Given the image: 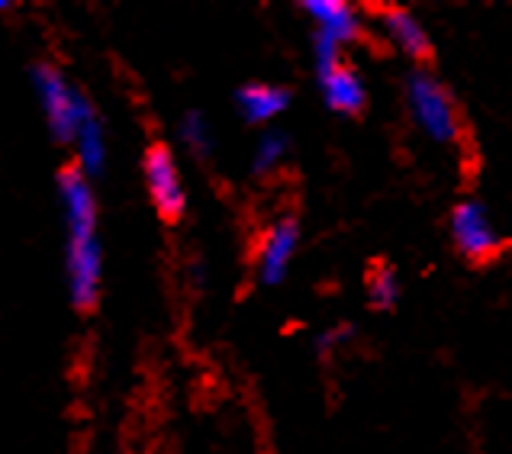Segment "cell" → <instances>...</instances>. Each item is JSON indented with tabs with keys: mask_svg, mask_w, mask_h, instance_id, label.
I'll return each mask as SVG.
<instances>
[{
	"mask_svg": "<svg viewBox=\"0 0 512 454\" xmlns=\"http://www.w3.org/2000/svg\"><path fill=\"white\" fill-rule=\"evenodd\" d=\"M451 239L458 252L471 261H487L503 248L500 226L493 223L490 210L480 200H461L451 210Z\"/></svg>",
	"mask_w": 512,
	"mask_h": 454,
	"instance_id": "cell-6",
	"label": "cell"
},
{
	"mask_svg": "<svg viewBox=\"0 0 512 454\" xmlns=\"http://www.w3.org/2000/svg\"><path fill=\"white\" fill-rule=\"evenodd\" d=\"M377 29L393 49L403 52L406 58H413V62H426L429 52H432L429 29L419 23L416 13H409L403 7L377 10Z\"/></svg>",
	"mask_w": 512,
	"mask_h": 454,
	"instance_id": "cell-8",
	"label": "cell"
},
{
	"mask_svg": "<svg viewBox=\"0 0 512 454\" xmlns=\"http://www.w3.org/2000/svg\"><path fill=\"white\" fill-rule=\"evenodd\" d=\"M300 252V223L294 216H281L265 229L255 255V274L265 287H277L287 281L290 265Z\"/></svg>",
	"mask_w": 512,
	"mask_h": 454,
	"instance_id": "cell-7",
	"label": "cell"
},
{
	"mask_svg": "<svg viewBox=\"0 0 512 454\" xmlns=\"http://www.w3.org/2000/svg\"><path fill=\"white\" fill-rule=\"evenodd\" d=\"M142 174H145V190H149L158 216L181 219L187 210V190H184L178 158H174L168 145H152V149L145 152Z\"/></svg>",
	"mask_w": 512,
	"mask_h": 454,
	"instance_id": "cell-5",
	"label": "cell"
},
{
	"mask_svg": "<svg viewBox=\"0 0 512 454\" xmlns=\"http://www.w3.org/2000/svg\"><path fill=\"white\" fill-rule=\"evenodd\" d=\"M71 149H75V168L84 174V178H100L107 168V129H104V120L94 116V120H87L81 126L78 139L71 142Z\"/></svg>",
	"mask_w": 512,
	"mask_h": 454,
	"instance_id": "cell-11",
	"label": "cell"
},
{
	"mask_svg": "<svg viewBox=\"0 0 512 454\" xmlns=\"http://www.w3.org/2000/svg\"><path fill=\"white\" fill-rule=\"evenodd\" d=\"M351 335H355V326H348V322H339V326L323 329V332H319L316 339H313L316 355L329 358L335 348H342V345H348V342H351Z\"/></svg>",
	"mask_w": 512,
	"mask_h": 454,
	"instance_id": "cell-15",
	"label": "cell"
},
{
	"mask_svg": "<svg viewBox=\"0 0 512 454\" xmlns=\"http://www.w3.org/2000/svg\"><path fill=\"white\" fill-rule=\"evenodd\" d=\"M178 136L184 142V149L194 155V158H210L216 149V136H213V126L210 120L203 116L200 110H187L178 123Z\"/></svg>",
	"mask_w": 512,
	"mask_h": 454,
	"instance_id": "cell-13",
	"label": "cell"
},
{
	"mask_svg": "<svg viewBox=\"0 0 512 454\" xmlns=\"http://www.w3.org/2000/svg\"><path fill=\"white\" fill-rule=\"evenodd\" d=\"M287 155H290V136L284 129H265L252 149V174H258V178L274 174L287 161Z\"/></svg>",
	"mask_w": 512,
	"mask_h": 454,
	"instance_id": "cell-12",
	"label": "cell"
},
{
	"mask_svg": "<svg viewBox=\"0 0 512 454\" xmlns=\"http://www.w3.org/2000/svg\"><path fill=\"white\" fill-rule=\"evenodd\" d=\"M406 107L413 123L422 129V136L438 142V145H448V142H458L461 139V113L455 97H451L448 87L438 81L432 71L426 68H413L406 75Z\"/></svg>",
	"mask_w": 512,
	"mask_h": 454,
	"instance_id": "cell-3",
	"label": "cell"
},
{
	"mask_svg": "<svg viewBox=\"0 0 512 454\" xmlns=\"http://www.w3.org/2000/svg\"><path fill=\"white\" fill-rule=\"evenodd\" d=\"M29 81H33V94L39 100L42 116H46L52 139L71 145L78 139L81 126L97 116L94 104L84 97V91H78V87L65 78V71L55 68L52 62H36L29 68Z\"/></svg>",
	"mask_w": 512,
	"mask_h": 454,
	"instance_id": "cell-2",
	"label": "cell"
},
{
	"mask_svg": "<svg viewBox=\"0 0 512 454\" xmlns=\"http://www.w3.org/2000/svg\"><path fill=\"white\" fill-rule=\"evenodd\" d=\"M13 4H10V0H0V10H10Z\"/></svg>",
	"mask_w": 512,
	"mask_h": 454,
	"instance_id": "cell-16",
	"label": "cell"
},
{
	"mask_svg": "<svg viewBox=\"0 0 512 454\" xmlns=\"http://www.w3.org/2000/svg\"><path fill=\"white\" fill-rule=\"evenodd\" d=\"M319 78V91H323V100L332 113L339 116H358L368 104V87H364L361 75L351 65H335L326 71H316Z\"/></svg>",
	"mask_w": 512,
	"mask_h": 454,
	"instance_id": "cell-9",
	"label": "cell"
},
{
	"mask_svg": "<svg viewBox=\"0 0 512 454\" xmlns=\"http://www.w3.org/2000/svg\"><path fill=\"white\" fill-rule=\"evenodd\" d=\"M290 107V91L277 84H242L236 91V110L248 126H271Z\"/></svg>",
	"mask_w": 512,
	"mask_h": 454,
	"instance_id": "cell-10",
	"label": "cell"
},
{
	"mask_svg": "<svg viewBox=\"0 0 512 454\" xmlns=\"http://www.w3.org/2000/svg\"><path fill=\"white\" fill-rule=\"evenodd\" d=\"M300 10L316 26L313 33V65L316 71H326L342 65L345 46H351L361 36L358 10L345 0H303Z\"/></svg>",
	"mask_w": 512,
	"mask_h": 454,
	"instance_id": "cell-4",
	"label": "cell"
},
{
	"mask_svg": "<svg viewBox=\"0 0 512 454\" xmlns=\"http://www.w3.org/2000/svg\"><path fill=\"white\" fill-rule=\"evenodd\" d=\"M400 277L390 265H377L368 274V303L374 310H393L400 303Z\"/></svg>",
	"mask_w": 512,
	"mask_h": 454,
	"instance_id": "cell-14",
	"label": "cell"
},
{
	"mask_svg": "<svg viewBox=\"0 0 512 454\" xmlns=\"http://www.w3.org/2000/svg\"><path fill=\"white\" fill-rule=\"evenodd\" d=\"M58 203L65 219V281L75 310H91L104 281V248L97 239V197L91 178L68 165L58 171Z\"/></svg>",
	"mask_w": 512,
	"mask_h": 454,
	"instance_id": "cell-1",
	"label": "cell"
}]
</instances>
